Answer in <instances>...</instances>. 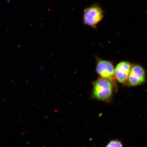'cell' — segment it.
<instances>
[{
    "mask_svg": "<svg viewBox=\"0 0 147 147\" xmlns=\"http://www.w3.org/2000/svg\"><path fill=\"white\" fill-rule=\"evenodd\" d=\"M113 92L112 82L108 79L101 77L94 83L93 95L98 100L106 101L109 100Z\"/></svg>",
    "mask_w": 147,
    "mask_h": 147,
    "instance_id": "6da1fadb",
    "label": "cell"
},
{
    "mask_svg": "<svg viewBox=\"0 0 147 147\" xmlns=\"http://www.w3.org/2000/svg\"><path fill=\"white\" fill-rule=\"evenodd\" d=\"M103 14L102 9L96 5H91L84 10V22L85 24L93 27L96 26L102 19Z\"/></svg>",
    "mask_w": 147,
    "mask_h": 147,
    "instance_id": "7a4b0ae2",
    "label": "cell"
},
{
    "mask_svg": "<svg viewBox=\"0 0 147 147\" xmlns=\"http://www.w3.org/2000/svg\"><path fill=\"white\" fill-rule=\"evenodd\" d=\"M96 70L101 78L108 79L113 82L115 76V69L111 62L100 59L97 60Z\"/></svg>",
    "mask_w": 147,
    "mask_h": 147,
    "instance_id": "3957f363",
    "label": "cell"
},
{
    "mask_svg": "<svg viewBox=\"0 0 147 147\" xmlns=\"http://www.w3.org/2000/svg\"><path fill=\"white\" fill-rule=\"evenodd\" d=\"M145 72L142 67L138 65L132 67L128 79L131 86H137L142 84L145 80Z\"/></svg>",
    "mask_w": 147,
    "mask_h": 147,
    "instance_id": "277c9868",
    "label": "cell"
},
{
    "mask_svg": "<svg viewBox=\"0 0 147 147\" xmlns=\"http://www.w3.org/2000/svg\"><path fill=\"white\" fill-rule=\"evenodd\" d=\"M132 67L131 64L128 62L119 63L115 69V79L119 82L124 83L127 81Z\"/></svg>",
    "mask_w": 147,
    "mask_h": 147,
    "instance_id": "5b68a950",
    "label": "cell"
},
{
    "mask_svg": "<svg viewBox=\"0 0 147 147\" xmlns=\"http://www.w3.org/2000/svg\"><path fill=\"white\" fill-rule=\"evenodd\" d=\"M122 143L120 141L114 140L110 141L108 143L107 147H122Z\"/></svg>",
    "mask_w": 147,
    "mask_h": 147,
    "instance_id": "8992f818",
    "label": "cell"
},
{
    "mask_svg": "<svg viewBox=\"0 0 147 147\" xmlns=\"http://www.w3.org/2000/svg\"><path fill=\"white\" fill-rule=\"evenodd\" d=\"M7 1L9 2L10 1V0H6Z\"/></svg>",
    "mask_w": 147,
    "mask_h": 147,
    "instance_id": "52a82bcc",
    "label": "cell"
}]
</instances>
